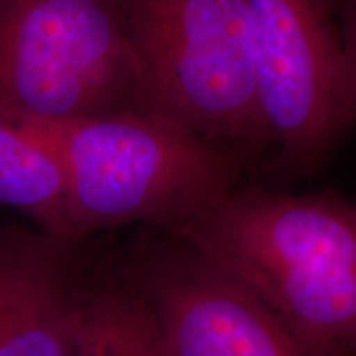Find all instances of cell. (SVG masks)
I'll return each mask as SVG.
<instances>
[{"label":"cell","mask_w":356,"mask_h":356,"mask_svg":"<svg viewBox=\"0 0 356 356\" xmlns=\"http://www.w3.org/2000/svg\"><path fill=\"white\" fill-rule=\"evenodd\" d=\"M172 234L241 279L312 356H356V204L241 184Z\"/></svg>","instance_id":"obj_1"},{"label":"cell","mask_w":356,"mask_h":356,"mask_svg":"<svg viewBox=\"0 0 356 356\" xmlns=\"http://www.w3.org/2000/svg\"><path fill=\"white\" fill-rule=\"evenodd\" d=\"M55 152L66 178L70 236L124 225L180 233L257 165L233 147L127 109L73 121L10 119Z\"/></svg>","instance_id":"obj_2"},{"label":"cell","mask_w":356,"mask_h":356,"mask_svg":"<svg viewBox=\"0 0 356 356\" xmlns=\"http://www.w3.org/2000/svg\"><path fill=\"white\" fill-rule=\"evenodd\" d=\"M137 111L246 154H274L246 0H126Z\"/></svg>","instance_id":"obj_3"},{"label":"cell","mask_w":356,"mask_h":356,"mask_svg":"<svg viewBox=\"0 0 356 356\" xmlns=\"http://www.w3.org/2000/svg\"><path fill=\"white\" fill-rule=\"evenodd\" d=\"M137 109L126 0H0V115L73 121Z\"/></svg>","instance_id":"obj_4"},{"label":"cell","mask_w":356,"mask_h":356,"mask_svg":"<svg viewBox=\"0 0 356 356\" xmlns=\"http://www.w3.org/2000/svg\"><path fill=\"white\" fill-rule=\"evenodd\" d=\"M274 154L259 173H314L356 124L343 43L328 0H246Z\"/></svg>","instance_id":"obj_5"},{"label":"cell","mask_w":356,"mask_h":356,"mask_svg":"<svg viewBox=\"0 0 356 356\" xmlns=\"http://www.w3.org/2000/svg\"><path fill=\"white\" fill-rule=\"evenodd\" d=\"M165 234L124 279L152 310L167 356H312L241 279Z\"/></svg>","instance_id":"obj_6"},{"label":"cell","mask_w":356,"mask_h":356,"mask_svg":"<svg viewBox=\"0 0 356 356\" xmlns=\"http://www.w3.org/2000/svg\"><path fill=\"white\" fill-rule=\"evenodd\" d=\"M78 243L0 226V356H70L86 287Z\"/></svg>","instance_id":"obj_7"},{"label":"cell","mask_w":356,"mask_h":356,"mask_svg":"<svg viewBox=\"0 0 356 356\" xmlns=\"http://www.w3.org/2000/svg\"><path fill=\"white\" fill-rule=\"evenodd\" d=\"M0 204L29 215L44 233L73 241L60 160L29 129L3 115H0Z\"/></svg>","instance_id":"obj_8"},{"label":"cell","mask_w":356,"mask_h":356,"mask_svg":"<svg viewBox=\"0 0 356 356\" xmlns=\"http://www.w3.org/2000/svg\"><path fill=\"white\" fill-rule=\"evenodd\" d=\"M70 356H167L157 320L126 279L91 287Z\"/></svg>","instance_id":"obj_9"},{"label":"cell","mask_w":356,"mask_h":356,"mask_svg":"<svg viewBox=\"0 0 356 356\" xmlns=\"http://www.w3.org/2000/svg\"><path fill=\"white\" fill-rule=\"evenodd\" d=\"M333 17L340 22L341 43L351 102L356 113V0H328Z\"/></svg>","instance_id":"obj_10"}]
</instances>
